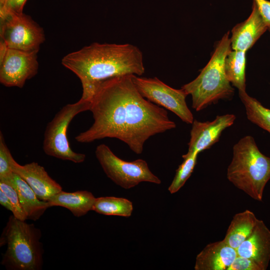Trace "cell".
<instances>
[{
	"mask_svg": "<svg viewBox=\"0 0 270 270\" xmlns=\"http://www.w3.org/2000/svg\"><path fill=\"white\" fill-rule=\"evenodd\" d=\"M132 76H116L97 86L89 100L94 122L75 137L78 142L115 138L139 154L150 137L176 128L164 108L142 96Z\"/></svg>",
	"mask_w": 270,
	"mask_h": 270,
	"instance_id": "obj_1",
	"label": "cell"
},
{
	"mask_svg": "<svg viewBox=\"0 0 270 270\" xmlns=\"http://www.w3.org/2000/svg\"><path fill=\"white\" fill-rule=\"evenodd\" d=\"M62 64L80 80V98L86 100L104 80L126 74L141 76L145 72L142 52L130 44L94 42L66 54Z\"/></svg>",
	"mask_w": 270,
	"mask_h": 270,
	"instance_id": "obj_2",
	"label": "cell"
},
{
	"mask_svg": "<svg viewBox=\"0 0 270 270\" xmlns=\"http://www.w3.org/2000/svg\"><path fill=\"white\" fill-rule=\"evenodd\" d=\"M226 176L254 200H262L264 188L270 180V158L260 150L252 136H246L234 145Z\"/></svg>",
	"mask_w": 270,
	"mask_h": 270,
	"instance_id": "obj_3",
	"label": "cell"
},
{
	"mask_svg": "<svg viewBox=\"0 0 270 270\" xmlns=\"http://www.w3.org/2000/svg\"><path fill=\"white\" fill-rule=\"evenodd\" d=\"M232 50L229 32L217 42L212 56L199 75L181 88L192 98V108L200 111L220 100L228 99L234 89L228 80L224 60Z\"/></svg>",
	"mask_w": 270,
	"mask_h": 270,
	"instance_id": "obj_4",
	"label": "cell"
},
{
	"mask_svg": "<svg viewBox=\"0 0 270 270\" xmlns=\"http://www.w3.org/2000/svg\"><path fill=\"white\" fill-rule=\"evenodd\" d=\"M42 232L33 224L10 216L4 228L0 246L6 245L1 264L8 270H40L44 249Z\"/></svg>",
	"mask_w": 270,
	"mask_h": 270,
	"instance_id": "obj_5",
	"label": "cell"
},
{
	"mask_svg": "<svg viewBox=\"0 0 270 270\" xmlns=\"http://www.w3.org/2000/svg\"><path fill=\"white\" fill-rule=\"evenodd\" d=\"M90 101L81 98L74 104L63 106L47 124L43 142L46 154L74 163L84 162L86 155L74 152L67 137V130L72 120L80 112L89 110Z\"/></svg>",
	"mask_w": 270,
	"mask_h": 270,
	"instance_id": "obj_6",
	"label": "cell"
},
{
	"mask_svg": "<svg viewBox=\"0 0 270 270\" xmlns=\"http://www.w3.org/2000/svg\"><path fill=\"white\" fill-rule=\"evenodd\" d=\"M95 154L107 176L124 189L134 188L142 182L161 183L160 180L151 172L146 162L142 159L124 160L114 154L105 144L98 145Z\"/></svg>",
	"mask_w": 270,
	"mask_h": 270,
	"instance_id": "obj_7",
	"label": "cell"
},
{
	"mask_svg": "<svg viewBox=\"0 0 270 270\" xmlns=\"http://www.w3.org/2000/svg\"><path fill=\"white\" fill-rule=\"evenodd\" d=\"M0 17V46L26 52H38L44 40L42 28L23 13Z\"/></svg>",
	"mask_w": 270,
	"mask_h": 270,
	"instance_id": "obj_8",
	"label": "cell"
},
{
	"mask_svg": "<svg viewBox=\"0 0 270 270\" xmlns=\"http://www.w3.org/2000/svg\"><path fill=\"white\" fill-rule=\"evenodd\" d=\"M132 79L143 97L172 112L185 123L192 124L194 116L186 100L188 95L182 88H174L156 77L148 78L133 75Z\"/></svg>",
	"mask_w": 270,
	"mask_h": 270,
	"instance_id": "obj_9",
	"label": "cell"
},
{
	"mask_svg": "<svg viewBox=\"0 0 270 270\" xmlns=\"http://www.w3.org/2000/svg\"><path fill=\"white\" fill-rule=\"evenodd\" d=\"M0 47V82L7 87L22 88L38 72L37 52Z\"/></svg>",
	"mask_w": 270,
	"mask_h": 270,
	"instance_id": "obj_10",
	"label": "cell"
},
{
	"mask_svg": "<svg viewBox=\"0 0 270 270\" xmlns=\"http://www.w3.org/2000/svg\"><path fill=\"white\" fill-rule=\"evenodd\" d=\"M236 117L234 114L218 116L211 122L194 120L190 132L188 150L199 154L210 148L220 140L222 132L232 126Z\"/></svg>",
	"mask_w": 270,
	"mask_h": 270,
	"instance_id": "obj_11",
	"label": "cell"
},
{
	"mask_svg": "<svg viewBox=\"0 0 270 270\" xmlns=\"http://www.w3.org/2000/svg\"><path fill=\"white\" fill-rule=\"evenodd\" d=\"M10 163L12 172L19 175L28 184L40 200L48 201L52 196L62 190L59 184L53 180L44 168L37 162H32L20 165L11 155Z\"/></svg>",
	"mask_w": 270,
	"mask_h": 270,
	"instance_id": "obj_12",
	"label": "cell"
},
{
	"mask_svg": "<svg viewBox=\"0 0 270 270\" xmlns=\"http://www.w3.org/2000/svg\"><path fill=\"white\" fill-rule=\"evenodd\" d=\"M238 256L250 259L261 268H268L270 261V230L262 220L249 236L236 248Z\"/></svg>",
	"mask_w": 270,
	"mask_h": 270,
	"instance_id": "obj_13",
	"label": "cell"
},
{
	"mask_svg": "<svg viewBox=\"0 0 270 270\" xmlns=\"http://www.w3.org/2000/svg\"><path fill=\"white\" fill-rule=\"evenodd\" d=\"M266 30L268 26L253 2L252 11L248 18L237 24L232 30V50L246 52Z\"/></svg>",
	"mask_w": 270,
	"mask_h": 270,
	"instance_id": "obj_14",
	"label": "cell"
},
{
	"mask_svg": "<svg viewBox=\"0 0 270 270\" xmlns=\"http://www.w3.org/2000/svg\"><path fill=\"white\" fill-rule=\"evenodd\" d=\"M238 254L223 240L207 244L197 255L195 270H227Z\"/></svg>",
	"mask_w": 270,
	"mask_h": 270,
	"instance_id": "obj_15",
	"label": "cell"
},
{
	"mask_svg": "<svg viewBox=\"0 0 270 270\" xmlns=\"http://www.w3.org/2000/svg\"><path fill=\"white\" fill-rule=\"evenodd\" d=\"M5 182L11 184L16 190L26 220H38L50 208L48 202L40 200L28 184L15 172Z\"/></svg>",
	"mask_w": 270,
	"mask_h": 270,
	"instance_id": "obj_16",
	"label": "cell"
},
{
	"mask_svg": "<svg viewBox=\"0 0 270 270\" xmlns=\"http://www.w3.org/2000/svg\"><path fill=\"white\" fill-rule=\"evenodd\" d=\"M96 198L87 190L66 192L62 190L52 196L47 202L49 207L60 206L70 210L74 216L80 217L92 210Z\"/></svg>",
	"mask_w": 270,
	"mask_h": 270,
	"instance_id": "obj_17",
	"label": "cell"
},
{
	"mask_svg": "<svg viewBox=\"0 0 270 270\" xmlns=\"http://www.w3.org/2000/svg\"><path fill=\"white\" fill-rule=\"evenodd\" d=\"M258 220L254 213L248 210L236 214L222 240L236 250L251 234Z\"/></svg>",
	"mask_w": 270,
	"mask_h": 270,
	"instance_id": "obj_18",
	"label": "cell"
},
{
	"mask_svg": "<svg viewBox=\"0 0 270 270\" xmlns=\"http://www.w3.org/2000/svg\"><path fill=\"white\" fill-rule=\"evenodd\" d=\"M246 52L232 50L224 60L226 76L238 91L246 90Z\"/></svg>",
	"mask_w": 270,
	"mask_h": 270,
	"instance_id": "obj_19",
	"label": "cell"
},
{
	"mask_svg": "<svg viewBox=\"0 0 270 270\" xmlns=\"http://www.w3.org/2000/svg\"><path fill=\"white\" fill-rule=\"evenodd\" d=\"M238 95L244 106L248 119L270 134V109L250 96L246 90L238 91Z\"/></svg>",
	"mask_w": 270,
	"mask_h": 270,
	"instance_id": "obj_20",
	"label": "cell"
},
{
	"mask_svg": "<svg viewBox=\"0 0 270 270\" xmlns=\"http://www.w3.org/2000/svg\"><path fill=\"white\" fill-rule=\"evenodd\" d=\"M92 210L104 215L130 217L133 206L132 202L125 198L102 196L96 198Z\"/></svg>",
	"mask_w": 270,
	"mask_h": 270,
	"instance_id": "obj_21",
	"label": "cell"
},
{
	"mask_svg": "<svg viewBox=\"0 0 270 270\" xmlns=\"http://www.w3.org/2000/svg\"><path fill=\"white\" fill-rule=\"evenodd\" d=\"M198 153L188 150L182 156L183 161L176 170L175 176L168 188L172 194L178 192L190 176L196 164Z\"/></svg>",
	"mask_w": 270,
	"mask_h": 270,
	"instance_id": "obj_22",
	"label": "cell"
},
{
	"mask_svg": "<svg viewBox=\"0 0 270 270\" xmlns=\"http://www.w3.org/2000/svg\"><path fill=\"white\" fill-rule=\"evenodd\" d=\"M12 155L4 141L2 132H0V181L8 182L12 178L14 172L10 163Z\"/></svg>",
	"mask_w": 270,
	"mask_h": 270,
	"instance_id": "obj_23",
	"label": "cell"
},
{
	"mask_svg": "<svg viewBox=\"0 0 270 270\" xmlns=\"http://www.w3.org/2000/svg\"><path fill=\"white\" fill-rule=\"evenodd\" d=\"M0 190L9 198L12 207V214L22 220H26V217L22 208L18 193L16 188L10 183L0 181Z\"/></svg>",
	"mask_w": 270,
	"mask_h": 270,
	"instance_id": "obj_24",
	"label": "cell"
},
{
	"mask_svg": "<svg viewBox=\"0 0 270 270\" xmlns=\"http://www.w3.org/2000/svg\"><path fill=\"white\" fill-rule=\"evenodd\" d=\"M227 270H261V268L250 259L238 255Z\"/></svg>",
	"mask_w": 270,
	"mask_h": 270,
	"instance_id": "obj_25",
	"label": "cell"
},
{
	"mask_svg": "<svg viewBox=\"0 0 270 270\" xmlns=\"http://www.w3.org/2000/svg\"><path fill=\"white\" fill-rule=\"evenodd\" d=\"M26 0H6L4 4L0 6V16L7 14L22 13V9Z\"/></svg>",
	"mask_w": 270,
	"mask_h": 270,
	"instance_id": "obj_26",
	"label": "cell"
},
{
	"mask_svg": "<svg viewBox=\"0 0 270 270\" xmlns=\"http://www.w3.org/2000/svg\"><path fill=\"white\" fill-rule=\"evenodd\" d=\"M258 9L270 31V1L268 0H253Z\"/></svg>",
	"mask_w": 270,
	"mask_h": 270,
	"instance_id": "obj_27",
	"label": "cell"
},
{
	"mask_svg": "<svg viewBox=\"0 0 270 270\" xmlns=\"http://www.w3.org/2000/svg\"><path fill=\"white\" fill-rule=\"evenodd\" d=\"M0 204L6 209L12 212L13 207L9 198L1 190H0Z\"/></svg>",
	"mask_w": 270,
	"mask_h": 270,
	"instance_id": "obj_28",
	"label": "cell"
},
{
	"mask_svg": "<svg viewBox=\"0 0 270 270\" xmlns=\"http://www.w3.org/2000/svg\"><path fill=\"white\" fill-rule=\"evenodd\" d=\"M6 1V0H0V6H2L4 4Z\"/></svg>",
	"mask_w": 270,
	"mask_h": 270,
	"instance_id": "obj_29",
	"label": "cell"
}]
</instances>
